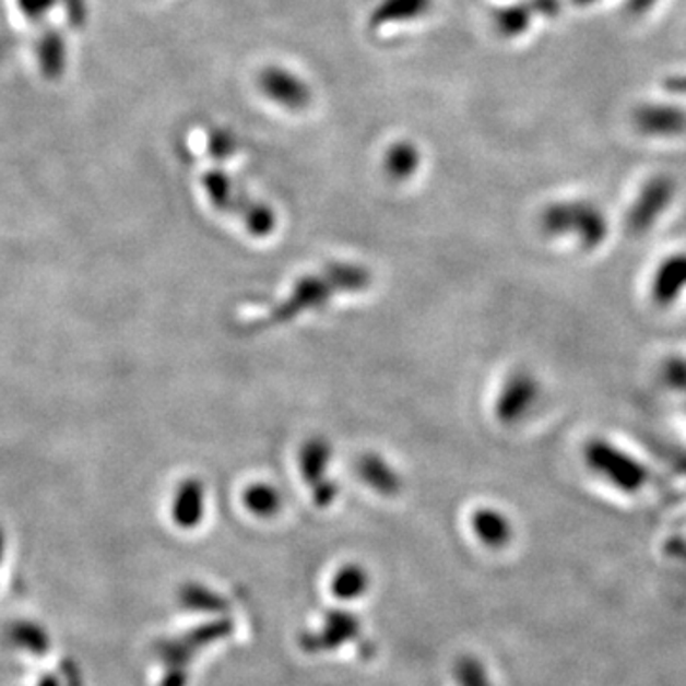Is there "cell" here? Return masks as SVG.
<instances>
[{
  "label": "cell",
  "instance_id": "cell-1",
  "mask_svg": "<svg viewBox=\"0 0 686 686\" xmlns=\"http://www.w3.org/2000/svg\"><path fill=\"white\" fill-rule=\"evenodd\" d=\"M370 283H372V273L358 263H345V261L329 263L319 273L301 276L283 301H279L273 309H269L268 314L243 324V330L255 332V330L281 327L284 322L296 319L298 315L321 309L336 294L363 292L370 286Z\"/></svg>",
  "mask_w": 686,
  "mask_h": 686
},
{
  "label": "cell",
  "instance_id": "cell-2",
  "mask_svg": "<svg viewBox=\"0 0 686 686\" xmlns=\"http://www.w3.org/2000/svg\"><path fill=\"white\" fill-rule=\"evenodd\" d=\"M540 229L553 239H572L582 250H595L608 239L611 224L595 202L557 201L540 214Z\"/></svg>",
  "mask_w": 686,
  "mask_h": 686
},
{
  "label": "cell",
  "instance_id": "cell-3",
  "mask_svg": "<svg viewBox=\"0 0 686 686\" xmlns=\"http://www.w3.org/2000/svg\"><path fill=\"white\" fill-rule=\"evenodd\" d=\"M582 456L588 470L618 493L634 496L649 485V468L612 440L603 437L588 440Z\"/></svg>",
  "mask_w": 686,
  "mask_h": 686
},
{
  "label": "cell",
  "instance_id": "cell-4",
  "mask_svg": "<svg viewBox=\"0 0 686 686\" xmlns=\"http://www.w3.org/2000/svg\"><path fill=\"white\" fill-rule=\"evenodd\" d=\"M540 397L542 386L536 376L527 368H517L508 374V378L501 383L498 397L494 401V416L501 426H514L529 418L530 412L540 403Z\"/></svg>",
  "mask_w": 686,
  "mask_h": 686
},
{
  "label": "cell",
  "instance_id": "cell-5",
  "mask_svg": "<svg viewBox=\"0 0 686 686\" xmlns=\"http://www.w3.org/2000/svg\"><path fill=\"white\" fill-rule=\"evenodd\" d=\"M330 458H332V447L324 437H311L299 447V475L311 488L315 506L321 509L330 508L340 494V485L327 475Z\"/></svg>",
  "mask_w": 686,
  "mask_h": 686
},
{
  "label": "cell",
  "instance_id": "cell-6",
  "mask_svg": "<svg viewBox=\"0 0 686 686\" xmlns=\"http://www.w3.org/2000/svg\"><path fill=\"white\" fill-rule=\"evenodd\" d=\"M675 193H677V184L670 176L658 174L647 179V184L642 186L627 214L629 232L635 235L649 233L672 206Z\"/></svg>",
  "mask_w": 686,
  "mask_h": 686
},
{
  "label": "cell",
  "instance_id": "cell-7",
  "mask_svg": "<svg viewBox=\"0 0 686 686\" xmlns=\"http://www.w3.org/2000/svg\"><path fill=\"white\" fill-rule=\"evenodd\" d=\"M258 86L269 102L281 105L286 111H306L314 102L311 86L304 79H299L294 71L279 68V66L261 69Z\"/></svg>",
  "mask_w": 686,
  "mask_h": 686
},
{
  "label": "cell",
  "instance_id": "cell-8",
  "mask_svg": "<svg viewBox=\"0 0 686 686\" xmlns=\"http://www.w3.org/2000/svg\"><path fill=\"white\" fill-rule=\"evenodd\" d=\"M360 635V622L351 612L330 611L324 618V626L315 631L299 637V647L309 652H329L340 649L345 642L355 641Z\"/></svg>",
  "mask_w": 686,
  "mask_h": 686
},
{
  "label": "cell",
  "instance_id": "cell-9",
  "mask_svg": "<svg viewBox=\"0 0 686 686\" xmlns=\"http://www.w3.org/2000/svg\"><path fill=\"white\" fill-rule=\"evenodd\" d=\"M650 299L658 307H672L686 294V250L673 252L658 263L649 283Z\"/></svg>",
  "mask_w": 686,
  "mask_h": 686
},
{
  "label": "cell",
  "instance_id": "cell-10",
  "mask_svg": "<svg viewBox=\"0 0 686 686\" xmlns=\"http://www.w3.org/2000/svg\"><path fill=\"white\" fill-rule=\"evenodd\" d=\"M232 631V619L210 622V624L197 627V629L189 631V634L184 635V637H179V639L166 642L163 657L166 658L170 670H184V672H187L186 665L187 662L191 660V657H193V652L209 647L210 642L224 639V637H227Z\"/></svg>",
  "mask_w": 686,
  "mask_h": 686
},
{
  "label": "cell",
  "instance_id": "cell-11",
  "mask_svg": "<svg viewBox=\"0 0 686 686\" xmlns=\"http://www.w3.org/2000/svg\"><path fill=\"white\" fill-rule=\"evenodd\" d=\"M201 184L204 193L209 197L210 204L217 212H224V214H233V216L240 217V214L247 209L248 202L252 199L247 191H243L240 187H237L229 174H225L220 168L204 172Z\"/></svg>",
  "mask_w": 686,
  "mask_h": 686
},
{
  "label": "cell",
  "instance_id": "cell-12",
  "mask_svg": "<svg viewBox=\"0 0 686 686\" xmlns=\"http://www.w3.org/2000/svg\"><path fill=\"white\" fill-rule=\"evenodd\" d=\"M635 127L642 134L672 138L683 134L686 130V111L677 105L647 104L641 105L634 115Z\"/></svg>",
  "mask_w": 686,
  "mask_h": 686
},
{
  "label": "cell",
  "instance_id": "cell-13",
  "mask_svg": "<svg viewBox=\"0 0 686 686\" xmlns=\"http://www.w3.org/2000/svg\"><path fill=\"white\" fill-rule=\"evenodd\" d=\"M206 509V488L201 478L189 477L179 483L172 500V521L179 529L193 530L199 527Z\"/></svg>",
  "mask_w": 686,
  "mask_h": 686
},
{
  "label": "cell",
  "instance_id": "cell-14",
  "mask_svg": "<svg viewBox=\"0 0 686 686\" xmlns=\"http://www.w3.org/2000/svg\"><path fill=\"white\" fill-rule=\"evenodd\" d=\"M357 475L363 483L370 486L374 493L381 494L386 498H393L403 493V477L399 471L376 452H366L357 460Z\"/></svg>",
  "mask_w": 686,
  "mask_h": 686
},
{
  "label": "cell",
  "instance_id": "cell-15",
  "mask_svg": "<svg viewBox=\"0 0 686 686\" xmlns=\"http://www.w3.org/2000/svg\"><path fill=\"white\" fill-rule=\"evenodd\" d=\"M435 0H381L368 17L370 29H383L388 25L418 22L431 12Z\"/></svg>",
  "mask_w": 686,
  "mask_h": 686
},
{
  "label": "cell",
  "instance_id": "cell-16",
  "mask_svg": "<svg viewBox=\"0 0 686 686\" xmlns=\"http://www.w3.org/2000/svg\"><path fill=\"white\" fill-rule=\"evenodd\" d=\"M471 529L490 549L508 547L513 540V524L506 513L496 508H478L471 514Z\"/></svg>",
  "mask_w": 686,
  "mask_h": 686
},
{
  "label": "cell",
  "instance_id": "cell-17",
  "mask_svg": "<svg viewBox=\"0 0 686 686\" xmlns=\"http://www.w3.org/2000/svg\"><path fill=\"white\" fill-rule=\"evenodd\" d=\"M419 166H422V151L418 150L416 143L403 140V142L393 143L386 151L383 168L393 181H406L414 178L418 174Z\"/></svg>",
  "mask_w": 686,
  "mask_h": 686
},
{
  "label": "cell",
  "instance_id": "cell-18",
  "mask_svg": "<svg viewBox=\"0 0 686 686\" xmlns=\"http://www.w3.org/2000/svg\"><path fill=\"white\" fill-rule=\"evenodd\" d=\"M536 17L530 0L513 2L508 7H501L494 12V27L504 38H514L529 29L530 23Z\"/></svg>",
  "mask_w": 686,
  "mask_h": 686
},
{
  "label": "cell",
  "instance_id": "cell-19",
  "mask_svg": "<svg viewBox=\"0 0 686 686\" xmlns=\"http://www.w3.org/2000/svg\"><path fill=\"white\" fill-rule=\"evenodd\" d=\"M38 66L45 79H60L68 66V46L58 33H46L38 43Z\"/></svg>",
  "mask_w": 686,
  "mask_h": 686
},
{
  "label": "cell",
  "instance_id": "cell-20",
  "mask_svg": "<svg viewBox=\"0 0 686 686\" xmlns=\"http://www.w3.org/2000/svg\"><path fill=\"white\" fill-rule=\"evenodd\" d=\"M368 588H370V576L358 565H345L340 568L330 583L332 595L340 601H355L363 598Z\"/></svg>",
  "mask_w": 686,
  "mask_h": 686
},
{
  "label": "cell",
  "instance_id": "cell-21",
  "mask_svg": "<svg viewBox=\"0 0 686 686\" xmlns=\"http://www.w3.org/2000/svg\"><path fill=\"white\" fill-rule=\"evenodd\" d=\"M243 504L256 517L269 519L283 508V496L276 486L269 483H252L243 494Z\"/></svg>",
  "mask_w": 686,
  "mask_h": 686
},
{
  "label": "cell",
  "instance_id": "cell-22",
  "mask_svg": "<svg viewBox=\"0 0 686 686\" xmlns=\"http://www.w3.org/2000/svg\"><path fill=\"white\" fill-rule=\"evenodd\" d=\"M179 604L191 612H222L227 611V601H225L216 591L209 590L206 586L201 583H186L179 590Z\"/></svg>",
  "mask_w": 686,
  "mask_h": 686
},
{
  "label": "cell",
  "instance_id": "cell-23",
  "mask_svg": "<svg viewBox=\"0 0 686 686\" xmlns=\"http://www.w3.org/2000/svg\"><path fill=\"white\" fill-rule=\"evenodd\" d=\"M243 224L247 225V232L255 237H268L275 232L276 214L265 202L258 201L252 197L247 209L240 214Z\"/></svg>",
  "mask_w": 686,
  "mask_h": 686
},
{
  "label": "cell",
  "instance_id": "cell-24",
  "mask_svg": "<svg viewBox=\"0 0 686 686\" xmlns=\"http://www.w3.org/2000/svg\"><path fill=\"white\" fill-rule=\"evenodd\" d=\"M454 679L458 686H494L485 664L471 654H463L456 660Z\"/></svg>",
  "mask_w": 686,
  "mask_h": 686
},
{
  "label": "cell",
  "instance_id": "cell-25",
  "mask_svg": "<svg viewBox=\"0 0 686 686\" xmlns=\"http://www.w3.org/2000/svg\"><path fill=\"white\" fill-rule=\"evenodd\" d=\"M237 150V140L227 130H214L209 138V153L217 161L233 157Z\"/></svg>",
  "mask_w": 686,
  "mask_h": 686
},
{
  "label": "cell",
  "instance_id": "cell-26",
  "mask_svg": "<svg viewBox=\"0 0 686 686\" xmlns=\"http://www.w3.org/2000/svg\"><path fill=\"white\" fill-rule=\"evenodd\" d=\"M17 4L27 20L38 22L52 10L56 0H17Z\"/></svg>",
  "mask_w": 686,
  "mask_h": 686
},
{
  "label": "cell",
  "instance_id": "cell-27",
  "mask_svg": "<svg viewBox=\"0 0 686 686\" xmlns=\"http://www.w3.org/2000/svg\"><path fill=\"white\" fill-rule=\"evenodd\" d=\"M17 639H20V642H23L25 647H29V649H45V637H43L40 629H37V627H20V629H17Z\"/></svg>",
  "mask_w": 686,
  "mask_h": 686
},
{
  "label": "cell",
  "instance_id": "cell-28",
  "mask_svg": "<svg viewBox=\"0 0 686 686\" xmlns=\"http://www.w3.org/2000/svg\"><path fill=\"white\" fill-rule=\"evenodd\" d=\"M536 15L542 17H555L560 12V0H530Z\"/></svg>",
  "mask_w": 686,
  "mask_h": 686
},
{
  "label": "cell",
  "instance_id": "cell-29",
  "mask_svg": "<svg viewBox=\"0 0 686 686\" xmlns=\"http://www.w3.org/2000/svg\"><path fill=\"white\" fill-rule=\"evenodd\" d=\"M657 4V0H627V12L634 15H641L649 12L650 8Z\"/></svg>",
  "mask_w": 686,
  "mask_h": 686
},
{
  "label": "cell",
  "instance_id": "cell-30",
  "mask_svg": "<svg viewBox=\"0 0 686 686\" xmlns=\"http://www.w3.org/2000/svg\"><path fill=\"white\" fill-rule=\"evenodd\" d=\"M665 90H670L672 94H679V96H686V75H675L665 79Z\"/></svg>",
  "mask_w": 686,
  "mask_h": 686
},
{
  "label": "cell",
  "instance_id": "cell-31",
  "mask_svg": "<svg viewBox=\"0 0 686 686\" xmlns=\"http://www.w3.org/2000/svg\"><path fill=\"white\" fill-rule=\"evenodd\" d=\"M163 686H187V672L184 670H168Z\"/></svg>",
  "mask_w": 686,
  "mask_h": 686
},
{
  "label": "cell",
  "instance_id": "cell-32",
  "mask_svg": "<svg viewBox=\"0 0 686 686\" xmlns=\"http://www.w3.org/2000/svg\"><path fill=\"white\" fill-rule=\"evenodd\" d=\"M599 0H572V4L576 7H590V4H595Z\"/></svg>",
  "mask_w": 686,
  "mask_h": 686
},
{
  "label": "cell",
  "instance_id": "cell-33",
  "mask_svg": "<svg viewBox=\"0 0 686 686\" xmlns=\"http://www.w3.org/2000/svg\"><path fill=\"white\" fill-rule=\"evenodd\" d=\"M2 553H4V534L0 530V560H2Z\"/></svg>",
  "mask_w": 686,
  "mask_h": 686
},
{
  "label": "cell",
  "instance_id": "cell-34",
  "mask_svg": "<svg viewBox=\"0 0 686 686\" xmlns=\"http://www.w3.org/2000/svg\"><path fill=\"white\" fill-rule=\"evenodd\" d=\"M43 686H56V685H52V683H50V681H48V685H46V683H45V685H43Z\"/></svg>",
  "mask_w": 686,
  "mask_h": 686
},
{
  "label": "cell",
  "instance_id": "cell-35",
  "mask_svg": "<svg viewBox=\"0 0 686 686\" xmlns=\"http://www.w3.org/2000/svg\"><path fill=\"white\" fill-rule=\"evenodd\" d=\"M0 56H2V45H0Z\"/></svg>",
  "mask_w": 686,
  "mask_h": 686
}]
</instances>
